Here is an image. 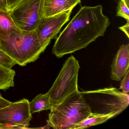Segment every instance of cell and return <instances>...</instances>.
<instances>
[{"label":"cell","mask_w":129,"mask_h":129,"mask_svg":"<svg viewBox=\"0 0 129 129\" xmlns=\"http://www.w3.org/2000/svg\"><path fill=\"white\" fill-rule=\"evenodd\" d=\"M110 23L101 5L81 7L56 38L53 54L60 58L86 48L104 36Z\"/></svg>","instance_id":"6da1fadb"},{"label":"cell","mask_w":129,"mask_h":129,"mask_svg":"<svg viewBox=\"0 0 129 129\" xmlns=\"http://www.w3.org/2000/svg\"><path fill=\"white\" fill-rule=\"evenodd\" d=\"M46 49L41 44L35 30L18 28L9 35L0 37V49L20 66L37 60Z\"/></svg>","instance_id":"7a4b0ae2"},{"label":"cell","mask_w":129,"mask_h":129,"mask_svg":"<svg viewBox=\"0 0 129 129\" xmlns=\"http://www.w3.org/2000/svg\"><path fill=\"white\" fill-rule=\"evenodd\" d=\"M90 115L89 108L77 91L52 107L47 126L55 129H71Z\"/></svg>","instance_id":"3957f363"},{"label":"cell","mask_w":129,"mask_h":129,"mask_svg":"<svg viewBox=\"0 0 129 129\" xmlns=\"http://www.w3.org/2000/svg\"><path fill=\"white\" fill-rule=\"evenodd\" d=\"M79 92L89 109L90 115H118L129 105L128 93L115 87Z\"/></svg>","instance_id":"277c9868"},{"label":"cell","mask_w":129,"mask_h":129,"mask_svg":"<svg viewBox=\"0 0 129 129\" xmlns=\"http://www.w3.org/2000/svg\"><path fill=\"white\" fill-rule=\"evenodd\" d=\"M80 68L78 61L73 56L66 61L52 86L47 92L52 106L61 102L73 93L78 91V80Z\"/></svg>","instance_id":"5b68a950"},{"label":"cell","mask_w":129,"mask_h":129,"mask_svg":"<svg viewBox=\"0 0 129 129\" xmlns=\"http://www.w3.org/2000/svg\"><path fill=\"white\" fill-rule=\"evenodd\" d=\"M8 12L18 28L35 30L44 17L43 0H21Z\"/></svg>","instance_id":"8992f818"},{"label":"cell","mask_w":129,"mask_h":129,"mask_svg":"<svg viewBox=\"0 0 129 129\" xmlns=\"http://www.w3.org/2000/svg\"><path fill=\"white\" fill-rule=\"evenodd\" d=\"M29 100L24 99L0 109V129H25L32 118Z\"/></svg>","instance_id":"52a82bcc"},{"label":"cell","mask_w":129,"mask_h":129,"mask_svg":"<svg viewBox=\"0 0 129 129\" xmlns=\"http://www.w3.org/2000/svg\"><path fill=\"white\" fill-rule=\"evenodd\" d=\"M72 10L70 9L53 16L42 18L35 30L42 46L46 48L52 40L56 39L62 26L69 20Z\"/></svg>","instance_id":"ba28073f"},{"label":"cell","mask_w":129,"mask_h":129,"mask_svg":"<svg viewBox=\"0 0 129 129\" xmlns=\"http://www.w3.org/2000/svg\"><path fill=\"white\" fill-rule=\"evenodd\" d=\"M129 44H123L118 50L111 65V79L120 81L129 69Z\"/></svg>","instance_id":"9c48e42d"},{"label":"cell","mask_w":129,"mask_h":129,"mask_svg":"<svg viewBox=\"0 0 129 129\" xmlns=\"http://www.w3.org/2000/svg\"><path fill=\"white\" fill-rule=\"evenodd\" d=\"M75 7L66 0H43L44 17L53 16Z\"/></svg>","instance_id":"30bf717a"},{"label":"cell","mask_w":129,"mask_h":129,"mask_svg":"<svg viewBox=\"0 0 129 129\" xmlns=\"http://www.w3.org/2000/svg\"><path fill=\"white\" fill-rule=\"evenodd\" d=\"M52 106L51 100L47 93L39 94L29 102V110L31 115L44 110H50Z\"/></svg>","instance_id":"8fae6325"},{"label":"cell","mask_w":129,"mask_h":129,"mask_svg":"<svg viewBox=\"0 0 129 129\" xmlns=\"http://www.w3.org/2000/svg\"><path fill=\"white\" fill-rule=\"evenodd\" d=\"M18 28L9 12L0 10V37L9 35Z\"/></svg>","instance_id":"7c38bea8"},{"label":"cell","mask_w":129,"mask_h":129,"mask_svg":"<svg viewBox=\"0 0 129 129\" xmlns=\"http://www.w3.org/2000/svg\"><path fill=\"white\" fill-rule=\"evenodd\" d=\"M116 115L114 114L103 115H90L87 118L76 124L71 129H83L88 128L92 126L103 123L110 118Z\"/></svg>","instance_id":"4fadbf2b"},{"label":"cell","mask_w":129,"mask_h":129,"mask_svg":"<svg viewBox=\"0 0 129 129\" xmlns=\"http://www.w3.org/2000/svg\"><path fill=\"white\" fill-rule=\"evenodd\" d=\"M15 70L0 65V90H6L14 86Z\"/></svg>","instance_id":"5bb4252c"},{"label":"cell","mask_w":129,"mask_h":129,"mask_svg":"<svg viewBox=\"0 0 129 129\" xmlns=\"http://www.w3.org/2000/svg\"><path fill=\"white\" fill-rule=\"evenodd\" d=\"M129 0H120L117 9V16L129 21Z\"/></svg>","instance_id":"9a60e30c"},{"label":"cell","mask_w":129,"mask_h":129,"mask_svg":"<svg viewBox=\"0 0 129 129\" xmlns=\"http://www.w3.org/2000/svg\"><path fill=\"white\" fill-rule=\"evenodd\" d=\"M16 64L13 59L0 49V65L7 68L12 69Z\"/></svg>","instance_id":"2e32d148"},{"label":"cell","mask_w":129,"mask_h":129,"mask_svg":"<svg viewBox=\"0 0 129 129\" xmlns=\"http://www.w3.org/2000/svg\"><path fill=\"white\" fill-rule=\"evenodd\" d=\"M123 78L121 81L120 89L122 92L125 93H128L129 92V69L127 70Z\"/></svg>","instance_id":"e0dca14e"},{"label":"cell","mask_w":129,"mask_h":129,"mask_svg":"<svg viewBox=\"0 0 129 129\" xmlns=\"http://www.w3.org/2000/svg\"><path fill=\"white\" fill-rule=\"evenodd\" d=\"M12 103V102L4 99L0 93V109L10 105Z\"/></svg>","instance_id":"ac0fdd59"},{"label":"cell","mask_w":129,"mask_h":129,"mask_svg":"<svg viewBox=\"0 0 129 129\" xmlns=\"http://www.w3.org/2000/svg\"><path fill=\"white\" fill-rule=\"evenodd\" d=\"M119 29L123 31L127 37L129 38V21H127V23L123 26L119 27Z\"/></svg>","instance_id":"d6986e66"},{"label":"cell","mask_w":129,"mask_h":129,"mask_svg":"<svg viewBox=\"0 0 129 129\" xmlns=\"http://www.w3.org/2000/svg\"><path fill=\"white\" fill-rule=\"evenodd\" d=\"M0 10L9 12L7 0H0Z\"/></svg>","instance_id":"ffe728a7"},{"label":"cell","mask_w":129,"mask_h":129,"mask_svg":"<svg viewBox=\"0 0 129 129\" xmlns=\"http://www.w3.org/2000/svg\"><path fill=\"white\" fill-rule=\"evenodd\" d=\"M21 0H7L9 11Z\"/></svg>","instance_id":"44dd1931"},{"label":"cell","mask_w":129,"mask_h":129,"mask_svg":"<svg viewBox=\"0 0 129 129\" xmlns=\"http://www.w3.org/2000/svg\"><path fill=\"white\" fill-rule=\"evenodd\" d=\"M66 1L70 4L75 7L81 2V0H66Z\"/></svg>","instance_id":"7402d4cb"}]
</instances>
